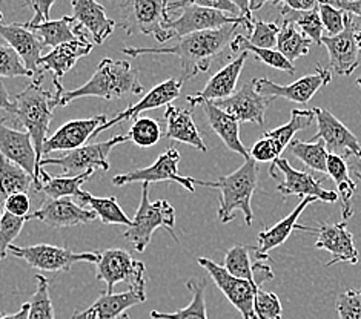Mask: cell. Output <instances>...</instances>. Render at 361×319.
Listing matches in <instances>:
<instances>
[{
	"mask_svg": "<svg viewBox=\"0 0 361 319\" xmlns=\"http://www.w3.org/2000/svg\"><path fill=\"white\" fill-rule=\"evenodd\" d=\"M240 23L228 25L220 30L202 31L195 34H189L186 37L178 39L173 46L168 48H134L125 46L122 53L131 57L151 56V54H171L177 56L182 65V79L180 82L185 83L191 80L192 77L209 71L214 58H217L228 45H231L232 39L235 37V31Z\"/></svg>",
	"mask_w": 361,
	"mask_h": 319,
	"instance_id": "6da1fadb",
	"label": "cell"
},
{
	"mask_svg": "<svg viewBox=\"0 0 361 319\" xmlns=\"http://www.w3.org/2000/svg\"><path fill=\"white\" fill-rule=\"evenodd\" d=\"M143 92V85L139 80V73L130 62L123 60L103 58L96 73L83 86L77 89L65 91L57 100L59 106H66L77 99L99 97L105 100L122 99L128 94L139 96Z\"/></svg>",
	"mask_w": 361,
	"mask_h": 319,
	"instance_id": "7a4b0ae2",
	"label": "cell"
},
{
	"mask_svg": "<svg viewBox=\"0 0 361 319\" xmlns=\"http://www.w3.org/2000/svg\"><path fill=\"white\" fill-rule=\"evenodd\" d=\"M197 184L217 189L220 192V208L217 217L223 224H228L235 217V212L243 213L247 227L252 226L254 212L251 208V200L254 192L259 187V168L252 158L245 160V163L237 170L229 175H223L217 181H197Z\"/></svg>",
	"mask_w": 361,
	"mask_h": 319,
	"instance_id": "3957f363",
	"label": "cell"
},
{
	"mask_svg": "<svg viewBox=\"0 0 361 319\" xmlns=\"http://www.w3.org/2000/svg\"><path fill=\"white\" fill-rule=\"evenodd\" d=\"M16 105V122L27 131L37 152V158H44V144L48 139L51 120L57 108L56 92L47 91L42 86V77L31 82L22 92L13 99Z\"/></svg>",
	"mask_w": 361,
	"mask_h": 319,
	"instance_id": "277c9868",
	"label": "cell"
},
{
	"mask_svg": "<svg viewBox=\"0 0 361 319\" xmlns=\"http://www.w3.org/2000/svg\"><path fill=\"white\" fill-rule=\"evenodd\" d=\"M157 229H165L168 234L178 243L176 235V209L166 200H159L151 203L149 200V184L142 187V200L131 226L125 230V239L137 252H145L149 246L154 232Z\"/></svg>",
	"mask_w": 361,
	"mask_h": 319,
	"instance_id": "5b68a950",
	"label": "cell"
},
{
	"mask_svg": "<svg viewBox=\"0 0 361 319\" xmlns=\"http://www.w3.org/2000/svg\"><path fill=\"white\" fill-rule=\"evenodd\" d=\"M180 10V15L177 19H169L166 23V31L169 32L171 40L182 39L189 34L220 30L228 25L240 23L249 32L252 31L254 23L247 22L246 19H234L220 11L211 10L197 5L195 2H168V13Z\"/></svg>",
	"mask_w": 361,
	"mask_h": 319,
	"instance_id": "8992f818",
	"label": "cell"
},
{
	"mask_svg": "<svg viewBox=\"0 0 361 319\" xmlns=\"http://www.w3.org/2000/svg\"><path fill=\"white\" fill-rule=\"evenodd\" d=\"M130 142L128 135H116L113 139L100 143L85 144L82 148L66 152L62 158H42L40 168L57 166L62 177H79L87 172H106L109 169L108 155L117 144Z\"/></svg>",
	"mask_w": 361,
	"mask_h": 319,
	"instance_id": "52a82bcc",
	"label": "cell"
},
{
	"mask_svg": "<svg viewBox=\"0 0 361 319\" xmlns=\"http://www.w3.org/2000/svg\"><path fill=\"white\" fill-rule=\"evenodd\" d=\"M122 8L125 10V20L120 27L125 28L128 34L142 32L152 36L160 43L171 40L165 28L171 19L165 0H133L122 4Z\"/></svg>",
	"mask_w": 361,
	"mask_h": 319,
	"instance_id": "ba28073f",
	"label": "cell"
},
{
	"mask_svg": "<svg viewBox=\"0 0 361 319\" xmlns=\"http://www.w3.org/2000/svg\"><path fill=\"white\" fill-rule=\"evenodd\" d=\"M8 254L20 258L34 269L44 272H65L70 270L77 263L97 264L100 258L99 252H73L70 249L51 244H36L27 247L13 244L8 249Z\"/></svg>",
	"mask_w": 361,
	"mask_h": 319,
	"instance_id": "9c48e42d",
	"label": "cell"
},
{
	"mask_svg": "<svg viewBox=\"0 0 361 319\" xmlns=\"http://www.w3.org/2000/svg\"><path fill=\"white\" fill-rule=\"evenodd\" d=\"M145 264L122 249H108L100 254L96 278L106 282V293H113L116 284L123 282L130 290L145 292Z\"/></svg>",
	"mask_w": 361,
	"mask_h": 319,
	"instance_id": "30bf717a",
	"label": "cell"
},
{
	"mask_svg": "<svg viewBox=\"0 0 361 319\" xmlns=\"http://www.w3.org/2000/svg\"><path fill=\"white\" fill-rule=\"evenodd\" d=\"M0 154L34 180V191H42V186L49 175L40 168L36 148L27 131H19L0 122Z\"/></svg>",
	"mask_w": 361,
	"mask_h": 319,
	"instance_id": "8fae6325",
	"label": "cell"
},
{
	"mask_svg": "<svg viewBox=\"0 0 361 319\" xmlns=\"http://www.w3.org/2000/svg\"><path fill=\"white\" fill-rule=\"evenodd\" d=\"M203 269L208 272L212 281L217 284V287L223 292V295L228 298L229 303L234 306L240 313H242L243 319H259L255 315V295L260 287H257L255 284L249 282L246 280L234 278L232 275L226 272L223 265H219L217 263L211 261L209 258H197Z\"/></svg>",
	"mask_w": 361,
	"mask_h": 319,
	"instance_id": "7c38bea8",
	"label": "cell"
},
{
	"mask_svg": "<svg viewBox=\"0 0 361 319\" xmlns=\"http://www.w3.org/2000/svg\"><path fill=\"white\" fill-rule=\"evenodd\" d=\"M178 161H180V154L176 148H169L166 152L159 155L152 166L143 168V169H135L133 172H126V174H120L113 178L114 186L120 187L123 184H131V183H159V181H174V183L182 184L189 192L195 191L197 181L192 177H185L178 172Z\"/></svg>",
	"mask_w": 361,
	"mask_h": 319,
	"instance_id": "4fadbf2b",
	"label": "cell"
},
{
	"mask_svg": "<svg viewBox=\"0 0 361 319\" xmlns=\"http://www.w3.org/2000/svg\"><path fill=\"white\" fill-rule=\"evenodd\" d=\"M332 82V73L328 68L317 65L315 73L307 74L302 79L290 85H277L268 79H254L252 83L259 94L269 99H286L289 101L306 105L307 101L318 92L323 86Z\"/></svg>",
	"mask_w": 361,
	"mask_h": 319,
	"instance_id": "5bb4252c",
	"label": "cell"
},
{
	"mask_svg": "<svg viewBox=\"0 0 361 319\" xmlns=\"http://www.w3.org/2000/svg\"><path fill=\"white\" fill-rule=\"evenodd\" d=\"M275 170H279L285 177V180L280 181L277 186V191L285 196H312L317 200L324 203H335L338 201V194L335 191H326L322 186V180H317L312 174L305 170H297L290 166V163L286 158H277L274 163H271L269 175H272Z\"/></svg>",
	"mask_w": 361,
	"mask_h": 319,
	"instance_id": "9a60e30c",
	"label": "cell"
},
{
	"mask_svg": "<svg viewBox=\"0 0 361 319\" xmlns=\"http://www.w3.org/2000/svg\"><path fill=\"white\" fill-rule=\"evenodd\" d=\"M357 28L355 17L345 13V31L334 37L323 36L322 45L328 49L331 73L337 75H350L360 66L361 56L355 40Z\"/></svg>",
	"mask_w": 361,
	"mask_h": 319,
	"instance_id": "2e32d148",
	"label": "cell"
},
{
	"mask_svg": "<svg viewBox=\"0 0 361 319\" xmlns=\"http://www.w3.org/2000/svg\"><path fill=\"white\" fill-rule=\"evenodd\" d=\"M315 112L318 131L314 135L312 142L323 140L326 149L329 154L340 155L343 158H348L349 155H354L357 160L361 161V144L358 143L354 132L343 125L329 109L312 108Z\"/></svg>",
	"mask_w": 361,
	"mask_h": 319,
	"instance_id": "e0dca14e",
	"label": "cell"
},
{
	"mask_svg": "<svg viewBox=\"0 0 361 319\" xmlns=\"http://www.w3.org/2000/svg\"><path fill=\"white\" fill-rule=\"evenodd\" d=\"M272 99L264 97L257 92L254 83H245L242 88L237 89L231 97L219 100L214 105L219 106L229 115L234 117L238 123H255L264 125L266 109L271 105Z\"/></svg>",
	"mask_w": 361,
	"mask_h": 319,
	"instance_id": "ac0fdd59",
	"label": "cell"
},
{
	"mask_svg": "<svg viewBox=\"0 0 361 319\" xmlns=\"http://www.w3.org/2000/svg\"><path fill=\"white\" fill-rule=\"evenodd\" d=\"M96 218L97 215L91 209H85L83 206L75 204L70 198H60V200H49L48 198L40 206V209L28 215V221L39 220L54 229L80 226V224L92 223Z\"/></svg>",
	"mask_w": 361,
	"mask_h": 319,
	"instance_id": "d6986e66",
	"label": "cell"
},
{
	"mask_svg": "<svg viewBox=\"0 0 361 319\" xmlns=\"http://www.w3.org/2000/svg\"><path fill=\"white\" fill-rule=\"evenodd\" d=\"M105 123H108V117L105 114L91 118L71 120V122L60 126L53 135L48 137L44 144V154L56 151L71 152L79 149L87 144V142L96 134L97 129Z\"/></svg>",
	"mask_w": 361,
	"mask_h": 319,
	"instance_id": "ffe728a7",
	"label": "cell"
},
{
	"mask_svg": "<svg viewBox=\"0 0 361 319\" xmlns=\"http://www.w3.org/2000/svg\"><path fill=\"white\" fill-rule=\"evenodd\" d=\"M315 232L318 234L315 247L328 250L331 254V261L326 265L331 267L338 263H358V250L354 244V237L348 230L346 221L335 224L320 223Z\"/></svg>",
	"mask_w": 361,
	"mask_h": 319,
	"instance_id": "44dd1931",
	"label": "cell"
},
{
	"mask_svg": "<svg viewBox=\"0 0 361 319\" xmlns=\"http://www.w3.org/2000/svg\"><path fill=\"white\" fill-rule=\"evenodd\" d=\"M247 56V53H240L235 60H232L226 66H223L219 73L214 74L200 92H197L195 96H188L186 100L189 105L199 106L203 101L216 103L231 97L237 91V83Z\"/></svg>",
	"mask_w": 361,
	"mask_h": 319,
	"instance_id": "7402d4cb",
	"label": "cell"
},
{
	"mask_svg": "<svg viewBox=\"0 0 361 319\" xmlns=\"http://www.w3.org/2000/svg\"><path fill=\"white\" fill-rule=\"evenodd\" d=\"M315 201H318V200H317V198H312V196L303 198V200L300 201V204L288 215V217H285L277 224H274L272 227L262 230L259 237H257V246H255V258H257V260H260V261L266 260L271 250L280 247L281 244H285L294 230L315 232V229H312V227H307V226H302V224H298L300 215L305 212V209L307 208L309 204L315 203Z\"/></svg>",
	"mask_w": 361,
	"mask_h": 319,
	"instance_id": "603a6c76",
	"label": "cell"
},
{
	"mask_svg": "<svg viewBox=\"0 0 361 319\" xmlns=\"http://www.w3.org/2000/svg\"><path fill=\"white\" fill-rule=\"evenodd\" d=\"M182 82L177 80V79H168L165 82H161L160 85L154 86V88L146 94V96L140 100L137 101L135 105L126 108L125 111L118 112V114L108 120V123L103 125L102 127H99L94 137L102 134L103 131H106L111 126H116L118 123H123L126 120H135L139 118L142 112L145 111H151V109H156L160 106H168L173 103L178 96H180V89H182ZM92 137V139H94Z\"/></svg>",
	"mask_w": 361,
	"mask_h": 319,
	"instance_id": "cb8c5ba5",
	"label": "cell"
},
{
	"mask_svg": "<svg viewBox=\"0 0 361 319\" xmlns=\"http://www.w3.org/2000/svg\"><path fill=\"white\" fill-rule=\"evenodd\" d=\"M0 37H4L8 42V46H11L16 54L20 57L25 68L30 71L32 77H40V58L42 49H44V43L36 34L28 31L23 27V23H11L4 25L0 23Z\"/></svg>",
	"mask_w": 361,
	"mask_h": 319,
	"instance_id": "d4e9b609",
	"label": "cell"
},
{
	"mask_svg": "<svg viewBox=\"0 0 361 319\" xmlns=\"http://www.w3.org/2000/svg\"><path fill=\"white\" fill-rule=\"evenodd\" d=\"M146 301V293L140 290H128L122 293L103 292L96 303L82 312H75L71 319H118L128 308L139 306Z\"/></svg>",
	"mask_w": 361,
	"mask_h": 319,
	"instance_id": "484cf974",
	"label": "cell"
},
{
	"mask_svg": "<svg viewBox=\"0 0 361 319\" xmlns=\"http://www.w3.org/2000/svg\"><path fill=\"white\" fill-rule=\"evenodd\" d=\"M91 51H92V43H90L87 39L63 43V45L54 48L49 54L40 58V63H39L40 71L53 73L54 86L62 85L60 83L62 77L68 71L73 70L74 65L77 63V60L88 56Z\"/></svg>",
	"mask_w": 361,
	"mask_h": 319,
	"instance_id": "4316f807",
	"label": "cell"
},
{
	"mask_svg": "<svg viewBox=\"0 0 361 319\" xmlns=\"http://www.w3.org/2000/svg\"><path fill=\"white\" fill-rule=\"evenodd\" d=\"M199 106H202L211 129L220 137V140L225 143L226 148L232 152L242 155L245 160L251 158L246 146L240 140V123L237 120L229 115L228 112L214 105L212 101H203Z\"/></svg>",
	"mask_w": 361,
	"mask_h": 319,
	"instance_id": "83f0119b",
	"label": "cell"
},
{
	"mask_svg": "<svg viewBox=\"0 0 361 319\" xmlns=\"http://www.w3.org/2000/svg\"><path fill=\"white\" fill-rule=\"evenodd\" d=\"M74 19L83 30L91 32L94 42L102 45L116 28V22L106 15L105 8L92 0H73Z\"/></svg>",
	"mask_w": 361,
	"mask_h": 319,
	"instance_id": "f1b7e54d",
	"label": "cell"
},
{
	"mask_svg": "<svg viewBox=\"0 0 361 319\" xmlns=\"http://www.w3.org/2000/svg\"><path fill=\"white\" fill-rule=\"evenodd\" d=\"M165 122H166L165 137L168 140L189 144L202 152L208 151L199 132V129L195 126L192 111L168 105L165 111Z\"/></svg>",
	"mask_w": 361,
	"mask_h": 319,
	"instance_id": "f546056e",
	"label": "cell"
},
{
	"mask_svg": "<svg viewBox=\"0 0 361 319\" xmlns=\"http://www.w3.org/2000/svg\"><path fill=\"white\" fill-rule=\"evenodd\" d=\"M23 27L36 34L40 42L44 43V46H51L53 49L63 45V43L85 40L83 28L71 15H63L62 19L49 20L47 23L36 25V27L23 23Z\"/></svg>",
	"mask_w": 361,
	"mask_h": 319,
	"instance_id": "4dcf8cb0",
	"label": "cell"
},
{
	"mask_svg": "<svg viewBox=\"0 0 361 319\" xmlns=\"http://www.w3.org/2000/svg\"><path fill=\"white\" fill-rule=\"evenodd\" d=\"M328 175L337 184V194L341 201V217L343 221H348L354 215V206H352V198H354L357 184L349 177V165L346 158L340 155L329 154L328 158Z\"/></svg>",
	"mask_w": 361,
	"mask_h": 319,
	"instance_id": "1f68e13d",
	"label": "cell"
},
{
	"mask_svg": "<svg viewBox=\"0 0 361 319\" xmlns=\"http://www.w3.org/2000/svg\"><path fill=\"white\" fill-rule=\"evenodd\" d=\"M30 189H34V180L0 154V218L5 213L8 198L16 194H28Z\"/></svg>",
	"mask_w": 361,
	"mask_h": 319,
	"instance_id": "d6a6232c",
	"label": "cell"
},
{
	"mask_svg": "<svg viewBox=\"0 0 361 319\" xmlns=\"http://www.w3.org/2000/svg\"><path fill=\"white\" fill-rule=\"evenodd\" d=\"M274 5L279 6L281 22L294 23L307 39L312 40V43L322 45L324 28L320 19V13H318V6L314 8L312 11H294L283 2H274Z\"/></svg>",
	"mask_w": 361,
	"mask_h": 319,
	"instance_id": "836d02e7",
	"label": "cell"
},
{
	"mask_svg": "<svg viewBox=\"0 0 361 319\" xmlns=\"http://www.w3.org/2000/svg\"><path fill=\"white\" fill-rule=\"evenodd\" d=\"M186 287L192 293V299L185 308L176 310L171 313H161L157 310H152V319H209L206 312V281L204 280H189Z\"/></svg>",
	"mask_w": 361,
	"mask_h": 319,
	"instance_id": "e575fe53",
	"label": "cell"
},
{
	"mask_svg": "<svg viewBox=\"0 0 361 319\" xmlns=\"http://www.w3.org/2000/svg\"><path fill=\"white\" fill-rule=\"evenodd\" d=\"M314 118H315L314 109H290L289 122L280 127H275L268 132H264V137L274 140V143L277 144L279 151L283 154L290 144L292 139H294V135L311 126Z\"/></svg>",
	"mask_w": 361,
	"mask_h": 319,
	"instance_id": "d590c367",
	"label": "cell"
},
{
	"mask_svg": "<svg viewBox=\"0 0 361 319\" xmlns=\"http://www.w3.org/2000/svg\"><path fill=\"white\" fill-rule=\"evenodd\" d=\"M311 46L312 40L307 39L294 23L281 22L277 37V51L283 57L294 63L297 58L306 56Z\"/></svg>",
	"mask_w": 361,
	"mask_h": 319,
	"instance_id": "8d00e7d4",
	"label": "cell"
},
{
	"mask_svg": "<svg viewBox=\"0 0 361 319\" xmlns=\"http://www.w3.org/2000/svg\"><path fill=\"white\" fill-rule=\"evenodd\" d=\"M79 201L97 215L103 224H118V226H131V220L120 208L116 196H94L90 192H83Z\"/></svg>",
	"mask_w": 361,
	"mask_h": 319,
	"instance_id": "74e56055",
	"label": "cell"
},
{
	"mask_svg": "<svg viewBox=\"0 0 361 319\" xmlns=\"http://www.w3.org/2000/svg\"><path fill=\"white\" fill-rule=\"evenodd\" d=\"M288 149L295 158H298L303 165H306V168L315 172H322V174H328L329 152L326 149V144L323 140H292L290 144L288 146Z\"/></svg>",
	"mask_w": 361,
	"mask_h": 319,
	"instance_id": "f35d334b",
	"label": "cell"
},
{
	"mask_svg": "<svg viewBox=\"0 0 361 319\" xmlns=\"http://www.w3.org/2000/svg\"><path fill=\"white\" fill-rule=\"evenodd\" d=\"M231 51L232 53H251L254 54V57L259 60V62L268 65L271 68H275V70L279 71H285L289 74H294L295 73V66L294 63H290L289 60H286L283 57L279 51L275 49H262V48H257L251 43L247 42V39L242 34H237V36L232 39L231 42Z\"/></svg>",
	"mask_w": 361,
	"mask_h": 319,
	"instance_id": "ab89813d",
	"label": "cell"
},
{
	"mask_svg": "<svg viewBox=\"0 0 361 319\" xmlns=\"http://www.w3.org/2000/svg\"><path fill=\"white\" fill-rule=\"evenodd\" d=\"M251 250H255V246L235 244L226 250L225 254V269L229 275L238 280H246L255 284L254 280V263L251 261ZM257 286V284H255ZM259 287V286H257Z\"/></svg>",
	"mask_w": 361,
	"mask_h": 319,
	"instance_id": "60d3db41",
	"label": "cell"
},
{
	"mask_svg": "<svg viewBox=\"0 0 361 319\" xmlns=\"http://www.w3.org/2000/svg\"><path fill=\"white\" fill-rule=\"evenodd\" d=\"M94 172H87V174L79 177H48L42 186L44 192L49 200H60V198H82L83 191L82 186L92 177Z\"/></svg>",
	"mask_w": 361,
	"mask_h": 319,
	"instance_id": "b9f144b4",
	"label": "cell"
},
{
	"mask_svg": "<svg viewBox=\"0 0 361 319\" xmlns=\"http://www.w3.org/2000/svg\"><path fill=\"white\" fill-rule=\"evenodd\" d=\"M130 142L139 146V148H151V146L157 144L161 139V127L157 123V120L148 118V117H139L135 118L130 132L126 134Z\"/></svg>",
	"mask_w": 361,
	"mask_h": 319,
	"instance_id": "7bdbcfd3",
	"label": "cell"
},
{
	"mask_svg": "<svg viewBox=\"0 0 361 319\" xmlns=\"http://www.w3.org/2000/svg\"><path fill=\"white\" fill-rule=\"evenodd\" d=\"M37 290L30 301L28 319H56L53 301L49 296V284L44 275H36Z\"/></svg>",
	"mask_w": 361,
	"mask_h": 319,
	"instance_id": "ee69618b",
	"label": "cell"
},
{
	"mask_svg": "<svg viewBox=\"0 0 361 319\" xmlns=\"http://www.w3.org/2000/svg\"><path fill=\"white\" fill-rule=\"evenodd\" d=\"M28 221V217L20 218L5 212L0 218V261L5 260L8 249L13 246V241L20 235V232Z\"/></svg>",
	"mask_w": 361,
	"mask_h": 319,
	"instance_id": "f6af8a7d",
	"label": "cell"
},
{
	"mask_svg": "<svg viewBox=\"0 0 361 319\" xmlns=\"http://www.w3.org/2000/svg\"><path fill=\"white\" fill-rule=\"evenodd\" d=\"M280 32V25L274 22L254 20V28L249 34L247 42L251 45L262 49H272L277 46V37Z\"/></svg>",
	"mask_w": 361,
	"mask_h": 319,
	"instance_id": "bcb514c9",
	"label": "cell"
},
{
	"mask_svg": "<svg viewBox=\"0 0 361 319\" xmlns=\"http://www.w3.org/2000/svg\"><path fill=\"white\" fill-rule=\"evenodd\" d=\"M0 77H32L11 46L0 45Z\"/></svg>",
	"mask_w": 361,
	"mask_h": 319,
	"instance_id": "7dc6e473",
	"label": "cell"
},
{
	"mask_svg": "<svg viewBox=\"0 0 361 319\" xmlns=\"http://www.w3.org/2000/svg\"><path fill=\"white\" fill-rule=\"evenodd\" d=\"M318 13L329 37L338 36L345 31V11H341L340 8H335L328 2H318Z\"/></svg>",
	"mask_w": 361,
	"mask_h": 319,
	"instance_id": "c3c4849f",
	"label": "cell"
},
{
	"mask_svg": "<svg viewBox=\"0 0 361 319\" xmlns=\"http://www.w3.org/2000/svg\"><path fill=\"white\" fill-rule=\"evenodd\" d=\"M255 315L259 319H280L283 307L279 296L272 292L260 290L255 295Z\"/></svg>",
	"mask_w": 361,
	"mask_h": 319,
	"instance_id": "681fc988",
	"label": "cell"
},
{
	"mask_svg": "<svg viewBox=\"0 0 361 319\" xmlns=\"http://www.w3.org/2000/svg\"><path fill=\"white\" fill-rule=\"evenodd\" d=\"M335 308L340 319H361V289L343 292L335 301Z\"/></svg>",
	"mask_w": 361,
	"mask_h": 319,
	"instance_id": "f907efd6",
	"label": "cell"
},
{
	"mask_svg": "<svg viewBox=\"0 0 361 319\" xmlns=\"http://www.w3.org/2000/svg\"><path fill=\"white\" fill-rule=\"evenodd\" d=\"M249 157L255 161L274 163L275 160L281 157V152L279 151L277 144L274 143V140L268 139V137H263V139L257 142L251 148V151H249Z\"/></svg>",
	"mask_w": 361,
	"mask_h": 319,
	"instance_id": "816d5d0a",
	"label": "cell"
},
{
	"mask_svg": "<svg viewBox=\"0 0 361 319\" xmlns=\"http://www.w3.org/2000/svg\"><path fill=\"white\" fill-rule=\"evenodd\" d=\"M30 208H31V201H30L28 194H16L8 198L5 203V212L20 218L28 217Z\"/></svg>",
	"mask_w": 361,
	"mask_h": 319,
	"instance_id": "f5cc1de1",
	"label": "cell"
},
{
	"mask_svg": "<svg viewBox=\"0 0 361 319\" xmlns=\"http://www.w3.org/2000/svg\"><path fill=\"white\" fill-rule=\"evenodd\" d=\"M194 2L200 6L211 8V10H216L229 17H234V19H243L238 6L235 5V2H231V0H194Z\"/></svg>",
	"mask_w": 361,
	"mask_h": 319,
	"instance_id": "db71d44e",
	"label": "cell"
},
{
	"mask_svg": "<svg viewBox=\"0 0 361 319\" xmlns=\"http://www.w3.org/2000/svg\"><path fill=\"white\" fill-rule=\"evenodd\" d=\"M28 5L34 10V17L27 23L30 27H36V25H42L49 22V11L54 5V0H49V2H28Z\"/></svg>",
	"mask_w": 361,
	"mask_h": 319,
	"instance_id": "11a10c76",
	"label": "cell"
},
{
	"mask_svg": "<svg viewBox=\"0 0 361 319\" xmlns=\"http://www.w3.org/2000/svg\"><path fill=\"white\" fill-rule=\"evenodd\" d=\"M328 4H331L335 8H340L341 11L361 19V0H335V2H328Z\"/></svg>",
	"mask_w": 361,
	"mask_h": 319,
	"instance_id": "9f6ffc18",
	"label": "cell"
},
{
	"mask_svg": "<svg viewBox=\"0 0 361 319\" xmlns=\"http://www.w3.org/2000/svg\"><path fill=\"white\" fill-rule=\"evenodd\" d=\"M283 4L294 11H312L318 6V2H314V0H285Z\"/></svg>",
	"mask_w": 361,
	"mask_h": 319,
	"instance_id": "6f0895ef",
	"label": "cell"
},
{
	"mask_svg": "<svg viewBox=\"0 0 361 319\" xmlns=\"http://www.w3.org/2000/svg\"><path fill=\"white\" fill-rule=\"evenodd\" d=\"M0 111L10 112V114H14V111H16L14 100L11 99L10 92L6 91L5 85L2 82H0Z\"/></svg>",
	"mask_w": 361,
	"mask_h": 319,
	"instance_id": "680465c9",
	"label": "cell"
},
{
	"mask_svg": "<svg viewBox=\"0 0 361 319\" xmlns=\"http://www.w3.org/2000/svg\"><path fill=\"white\" fill-rule=\"evenodd\" d=\"M28 315H30V303H25L20 307L19 312L11 313V315H2L0 319H28Z\"/></svg>",
	"mask_w": 361,
	"mask_h": 319,
	"instance_id": "91938a15",
	"label": "cell"
},
{
	"mask_svg": "<svg viewBox=\"0 0 361 319\" xmlns=\"http://www.w3.org/2000/svg\"><path fill=\"white\" fill-rule=\"evenodd\" d=\"M352 170H354L357 178L361 180V161L360 160H358V163H355V165H352Z\"/></svg>",
	"mask_w": 361,
	"mask_h": 319,
	"instance_id": "94428289",
	"label": "cell"
},
{
	"mask_svg": "<svg viewBox=\"0 0 361 319\" xmlns=\"http://www.w3.org/2000/svg\"><path fill=\"white\" fill-rule=\"evenodd\" d=\"M355 40H357V45L360 49V56H361V25H358V28L355 31Z\"/></svg>",
	"mask_w": 361,
	"mask_h": 319,
	"instance_id": "6125c7cd",
	"label": "cell"
},
{
	"mask_svg": "<svg viewBox=\"0 0 361 319\" xmlns=\"http://www.w3.org/2000/svg\"><path fill=\"white\" fill-rule=\"evenodd\" d=\"M118 319H131V318H130V315H123L122 318H118Z\"/></svg>",
	"mask_w": 361,
	"mask_h": 319,
	"instance_id": "be15d7a7",
	"label": "cell"
},
{
	"mask_svg": "<svg viewBox=\"0 0 361 319\" xmlns=\"http://www.w3.org/2000/svg\"><path fill=\"white\" fill-rule=\"evenodd\" d=\"M357 85L361 88V77H360V79H357Z\"/></svg>",
	"mask_w": 361,
	"mask_h": 319,
	"instance_id": "e7e4bbea",
	"label": "cell"
},
{
	"mask_svg": "<svg viewBox=\"0 0 361 319\" xmlns=\"http://www.w3.org/2000/svg\"><path fill=\"white\" fill-rule=\"evenodd\" d=\"M2 19H4V14H2V11H0V23H2Z\"/></svg>",
	"mask_w": 361,
	"mask_h": 319,
	"instance_id": "03108f58",
	"label": "cell"
},
{
	"mask_svg": "<svg viewBox=\"0 0 361 319\" xmlns=\"http://www.w3.org/2000/svg\"><path fill=\"white\" fill-rule=\"evenodd\" d=\"M0 316H2V313H0Z\"/></svg>",
	"mask_w": 361,
	"mask_h": 319,
	"instance_id": "003e7915",
	"label": "cell"
}]
</instances>
